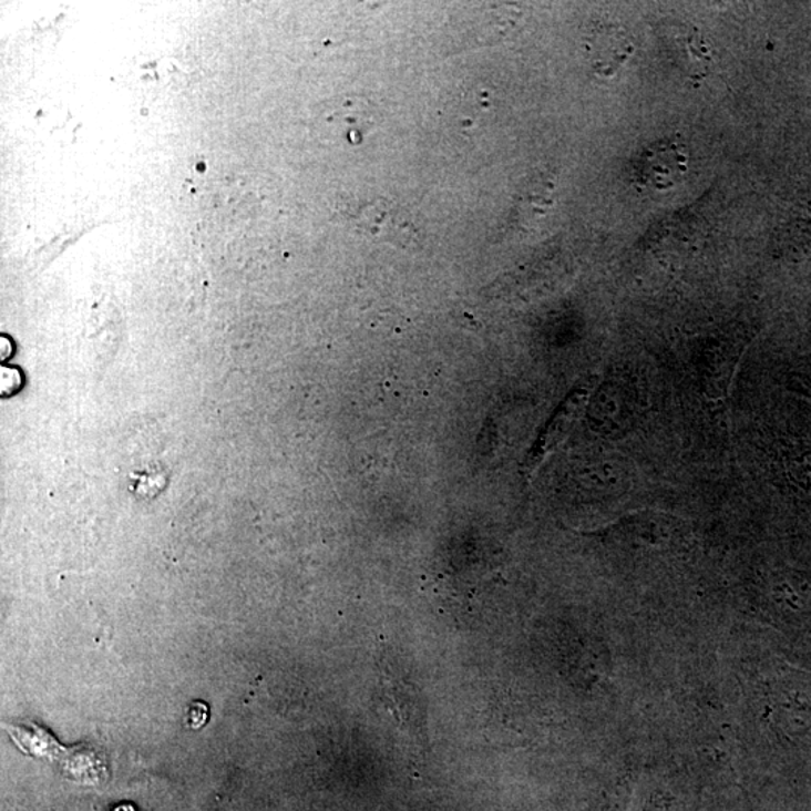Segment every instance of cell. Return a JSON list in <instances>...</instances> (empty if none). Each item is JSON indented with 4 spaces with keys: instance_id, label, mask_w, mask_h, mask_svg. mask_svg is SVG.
I'll list each match as a JSON object with an SVG mask.
<instances>
[{
    "instance_id": "cell-4",
    "label": "cell",
    "mask_w": 811,
    "mask_h": 811,
    "mask_svg": "<svg viewBox=\"0 0 811 811\" xmlns=\"http://www.w3.org/2000/svg\"><path fill=\"white\" fill-rule=\"evenodd\" d=\"M589 50L598 73L610 75L632 57L633 45L623 29L610 27L598 29L594 33Z\"/></svg>"
},
{
    "instance_id": "cell-6",
    "label": "cell",
    "mask_w": 811,
    "mask_h": 811,
    "mask_svg": "<svg viewBox=\"0 0 811 811\" xmlns=\"http://www.w3.org/2000/svg\"><path fill=\"white\" fill-rule=\"evenodd\" d=\"M21 387V374L19 370L2 369V394L11 396Z\"/></svg>"
},
{
    "instance_id": "cell-1",
    "label": "cell",
    "mask_w": 811,
    "mask_h": 811,
    "mask_svg": "<svg viewBox=\"0 0 811 811\" xmlns=\"http://www.w3.org/2000/svg\"><path fill=\"white\" fill-rule=\"evenodd\" d=\"M346 214L353 226L370 238L406 247L417 244L421 236L411 215L386 198H367L350 203Z\"/></svg>"
},
{
    "instance_id": "cell-3",
    "label": "cell",
    "mask_w": 811,
    "mask_h": 811,
    "mask_svg": "<svg viewBox=\"0 0 811 811\" xmlns=\"http://www.w3.org/2000/svg\"><path fill=\"white\" fill-rule=\"evenodd\" d=\"M688 156L676 143H657L640 155L636 166L637 179L654 189L674 187L686 175Z\"/></svg>"
},
{
    "instance_id": "cell-7",
    "label": "cell",
    "mask_w": 811,
    "mask_h": 811,
    "mask_svg": "<svg viewBox=\"0 0 811 811\" xmlns=\"http://www.w3.org/2000/svg\"><path fill=\"white\" fill-rule=\"evenodd\" d=\"M206 709H208V707H206L205 704H201V708H198V712H197V705L196 704L192 705V709H189V717H188V720H189L188 723H189V726H192V728H194V729L198 728L197 718H201L203 725L206 723V718H208V716H201V712L206 711Z\"/></svg>"
},
{
    "instance_id": "cell-2",
    "label": "cell",
    "mask_w": 811,
    "mask_h": 811,
    "mask_svg": "<svg viewBox=\"0 0 811 811\" xmlns=\"http://www.w3.org/2000/svg\"><path fill=\"white\" fill-rule=\"evenodd\" d=\"M589 394V388H578L553 413L552 420L544 427L543 433L536 439L535 445L532 446L531 453L527 455L525 463L527 479H531L538 471L544 460L569 437L573 425L576 424L578 418L585 411L586 404H588Z\"/></svg>"
},
{
    "instance_id": "cell-5",
    "label": "cell",
    "mask_w": 811,
    "mask_h": 811,
    "mask_svg": "<svg viewBox=\"0 0 811 811\" xmlns=\"http://www.w3.org/2000/svg\"><path fill=\"white\" fill-rule=\"evenodd\" d=\"M678 33H670L675 42V52L679 54V62L692 74L705 73L709 63V49L695 29L676 28Z\"/></svg>"
}]
</instances>
